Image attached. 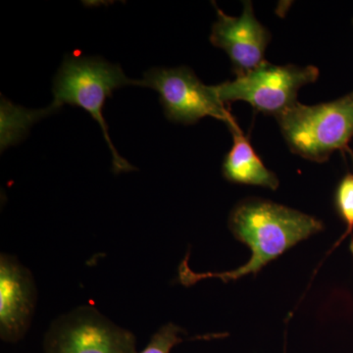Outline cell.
I'll use <instances>...</instances> for the list:
<instances>
[{"label":"cell","instance_id":"1","mask_svg":"<svg viewBox=\"0 0 353 353\" xmlns=\"http://www.w3.org/2000/svg\"><path fill=\"white\" fill-rule=\"evenodd\" d=\"M229 227L234 238L252 250L248 263L233 271L199 274L190 268L187 255L178 269L179 281L183 285L190 287L208 278H218L227 283L250 274L256 275L292 246L323 231L324 224L321 220L296 209L252 197L234 206L230 215Z\"/></svg>","mask_w":353,"mask_h":353},{"label":"cell","instance_id":"2","mask_svg":"<svg viewBox=\"0 0 353 353\" xmlns=\"http://www.w3.org/2000/svg\"><path fill=\"white\" fill-rule=\"evenodd\" d=\"M130 85H136V81L128 78L119 65L99 57H67L53 80L54 99L48 106L52 114L64 104L87 111L101 128L112 153L113 171L116 174L136 170V168L120 157L114 148L102 110L114 90Z\"/></svg>","mask_w":353,"mask_h":353},{"label":"cell","instance_id":"3","mask_svg":"<svg viewBox=\"0 0 353 353\" xmlns=\"http://www.w3.org/2000/svg\"><path fill=\"white\" fill-rule=\"evenodd\" d=\"M276 119L290 152L323 163L353 139V92L317 105L296 102Z\"/></svg>","mask_w":353,"mask_h":353},{"label":"cell","instance_id":"4","mask_svg":"<svg viewBox=\"0 0 353 353\" xmlns=\"http://www.w3.org/2000/svg\"><path fill=\"white\" fill-rule=\"evenodd\" d=\"M319 74L313 65H274L265 61L234 81L213 85V90L223 104L245 101L259 112L277 118L299 102V90L315 83Z\"/></svg>","mask_w":353,"mask_h":353},{"label":"cell","instance_id":"5","mask_svg":"<svg viewBox=\"0 0 353 353\" xmlns=\"http://www.w3.org/2000/svg\"><path fill=\"white\" fill-rule=\"evenodd\" d=\"M136 85L159 94L165 115L171 122L192 125L202 118L212 117L228 124L234 119L218 99L213 85H204L189 67L148 70Z\"/></svg>","mask_w":353,"mask_h":353},{"label":"cell","instance_id":"6","mask_svg":"<svg viewBox=\"0 0 353 353\" xmlns=\"http://www.w3.org/2000/svg\"><path fill=\"white\" fill-rule=\"evenodd\" d=\"M44 353H134L136 336L88 306L58 318L46 334Z\"/></svg>","mask_w":353,"mask_h":353},{"label":"cell","instance_id":"7","mask_svg":"<svg viewBox=\"0 0 353 353\" xmlns=\"http://www.w3.org/2000/svg\"><path fill=\"white\" fill-rule=\"evenodd\" d=\"M217 20L212 26L210 43L227 53L236 77L250 73L264 63L271 34L255 17L252 1H243L240 17H232L214 6Z\"/></svg>","mask_w":353,"mask_h":353},{"label":"cell","instance_id":"8","mask_svg":"<svg viewBox=\"0 0 353 353\" xmlns=\"http://www.w3.org/2000/svg\"><path fill=\"white\" fill-rule=\"evenodd\" d=\"M37 303L31 272L14 256L0 257V336L17 343L27 333Z\"/></svg>","mask_w":353,"mask_h":353},{"label":"cell","instance_id":"9","mask_svg":"<svg viewBox=\"0 0 353 353\" xmlns=\"http://www.w3.org/2000/svg\"><path fill=\"white\" fill-rule=\"evenodd\" d=\"M226 125L233 136V146L223 162L224 178L230 183L277 190L280 185L277 175L265 166L236 121Z\"/></svg>","mask_w":353,"mask_h":353},{"label":"cell","instance_id":"10","mask_svg":"<svg viewBox=\"0 0 353 353\" xmlns=\"http://www.w3.org/2000/svg\"><path fill=\"white\" fill-rule=\"evenodd\" d=\"M51 115L50 109L31 111L22 108H16L8 103L6 99L1 102V148L18 143L24 138L34 123Z\"/></svg>","mask_w":353,"mask_h":353},{"label":"cell","instance_id":"11","mask_svg":"<svg viewBox=\"0 0 353 353\" xmlns=\"http://www.w3.org/2000/svg\"><path fill=\"white\" fill-rule=\"evenodd\" d=\"M334 206L341 219L347 225V231L336 245L353 232V174L343 176L334 192Z\"/></svg>","mask_w":353,"mask_h":353},{"label":"cell","instance_id":"12","mask_svg":"<svg viewBox=\"0 0 353 353\" xmlns=\"http://www.w3.org/2000/svg\"><path fill=\"white\" fill-rule=\"evenodd\" d=\"M183 333L185 331L180 327L168 323L153 334L152 340L143 352L134 353H170L174 347L185 341L182 338Z\"/></svg>","mask_w":353,"mask_h":353}]
</instances>
